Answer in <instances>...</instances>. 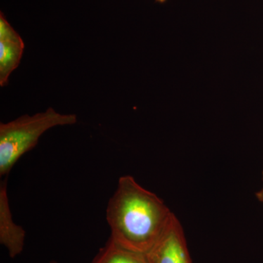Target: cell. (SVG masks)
Segmentation results:
<instances>
[{"label": "cell", "mask_w": 263, "mask_h": 263, "mask_svg": "<svg viewBox=\"0 0 263 263\" xmlns=\"http://www.w3.org/2000/svg\"><path fill=\"white\" fill-rule=\"evenodd\" d=\"M173 214L160 197L133 176H121L107 206L110 238L123 248L146 254L160 238Z\"/></svg>", "instance_id": "cell-1"}, {"label": "cell", "mask_w": 263, "mask_h": 263, "mask_svg": "<svg viewBox=\"0 0 263 263\" xmlns=\"http://www.w3.org/2000/svg\"><path fill=\"white\" fill-rule=\"evenodd\" d=\"M77 122L76 114H62L48 108L32 116L24 115L0 124V176H7L19 159L37 144L48 129Z\"/></svg>", "instance_id": "cell-2"}, {"label": "cell", "mask_w": 263, "mask_h": 263, "mask_svg": "<svg viewBox=\"0 0 263 263\" xmlns=\"http://www.w3.org/2000/svg\"><path fill=\"white\" fill-rule=\"evenodd\" d=\"M146 255L149 263H193L182 226L174 213L160 238Z\"/></svg>", "instance_id": "cell-3"}, {"label": "cell", "mask_w": 263, "mask_h": 263, "mask_svg": "<svg viewBox=\"0 0 263 263\" xmlns=\"http://www.w3.org/2000/svg\"><path fill=\"white\" fill-rule=\"evenodd\" d=\"M24 43L3 13H0V86L5 87L10 76L18 67L23 56Z\"/></svg>", "instance_id": "cell-4"}, {"label": "cell", "mask_w": 263, "mask_h": 263, "mask_svg": "<svg viewBox=\"0 0 263 263\" xmlns=\"http://www.w3.org/2000/svg\"><path fill=\"white\" fill-rule=\"evenodd\" d=\"M25 237V230L13 220L5 179L0 185V243L15 258L23 252Z\"/></svg>", "instance_id": "cell-5"}, {"label": "cell", "mask_w": 263, "mask_h": 263, "mask_svg": "<svg viewBox=\"0 0 263 263\" xmlns=\"http://www.w3.org/2000/svg\"><path fill=\"white\" fill-rule=\"evenodd\" d=\"M91 263H149L145 254L133 252L109 239Z\"/></svg>", "instance_id": "cell-6"}, {"label": "cell", "mask_w": 263, "mask_h": 263, "mask_svg": "<svg viewBox=\"0 0 263 263\" xmlns=\"http://www.w3.org/2000/svg\"><path fill=\"white\" fill-rule=\"evenodd\" d=\"M256 197H257V200H258L259 201L263 202V172L262 187H261L259 191H257V193H256Z\"/></svg>", "instance_id": "cell-7"}, {"label": "cell", "mask_w": 263, "mask_h": 263, "mask_svg": "<svg viewBox=\"0 0 263 263\" xmlns=\"http://www.w3.org/2000/svg\"><path fill=\"white\" fill-rule=\"evenodd\" d=\"M156 1L160 3H165L167 0H156Z\"/></svg>", "instance_id": "cell-8"}, {"label": "cell", "mask_w": 263, "mask_h": 263, "mask_svg": "<svg viewBox=\"0 0 263 263\" xmlns=\"http://www.w3.org/2000/svg\"><path fill=\"white\" fill-rule=\"evenodd\" d=\"M49 263H58V262H49Z\"/></svg>", "instance_id": "cell-9"}]
</instances>
